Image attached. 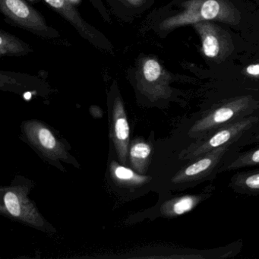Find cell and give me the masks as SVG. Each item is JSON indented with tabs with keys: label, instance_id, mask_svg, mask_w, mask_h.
<instances>
[{
	"label": "cell",
	"instance_id": "1",
	"mask_svg": "<svg viewBox=\"0 0 259 259\" xmlns=\"http://www.w3.org/2000/svg\"><path fill=\"white\" fill-rule=\"evenodd\" d=\"M183 7L180 13L151 19L142 25H150L153 31L164 35L178 27L205 21H219L230 25L239 22V13L227 0H190L183 3Z\"/></svg>",
	"mask_w": 259,
	"mask_h": 259
},
{
	"label": "cell",
	"instance_id": "2",
	"mask_svg": "<svg viewBox=\"0 0 259 259\" xmlns=\"http://www.w3.org/2000/svg\"><path fill=\"white\" fill-rule=\"evenodd\" d=\"M0 11L12 26L28 31L46 40H57L60 34L48 25L43 15L26 0H0Z\"/></svg>",
	"mask_w": 259,
	"mask_h": 259
},
{
	"label": "cell",
	"instance_id": "3",
	"mask_svg": "<svg viewBox=\"0 0 259 259\" xmlns=\"http://www.w3.org/2000/svg\"><path fill=\"white\" fill-rule=\"evenodd\" d=\"M44 2L60 15L84 40L96 49L114 55V47L112 42L80 14L76 7L69 0H44Z\"/></svg>",
	"mask_w": 259,
	"mask_h": 259
},
{
	"label": "cell",
	"instance_id": "4",
	"mask_svg": "<svg viewBox=\"0 0 259 259\" xmlns=\"http://www.w3.org/2000/svg\"><path fill=\"white\" fill-rule=\"evenodd\" d=\"M3 199L4 207L10 216L34 227L45 226L43 218L22 189L19 188L7 189Z\"/></svg>",
	"mask_w": 259,
	"mask_h": 259
},
{
	"label": "cell",
	"instance_id": "5",
	"mask_svg": "<svg viewBox=\"0 0 259 259\" xmlns=\"http://www.w3.org/2000/svg\"><path fill=\"white\" fill-rule=\"evenodd\" d=\"M113 89V139L119 160L126 163L128 145L130 141V125L127 120L122 98L118 91L116 81L112 85Z\"/></svg>",
	"mask_w": 259,
	"mask_h": 259
},
{
	"label": "cell",
	"instance_id": "6",
	"mask_svg": "<svg viewBox=\"0 0 259 259\" xmlns=\"http://www.w3.org/2000/svg\"><path fill=\"white\" fill-rule=\"evenodd\" d=\"M24 133L31 144L50 158H66L67 154L49 128L37 121H28L24 124Z\"/></svg>",
	"mask_w": 259,
	"mask_h": 259
},
{
	"label": "cell",
	"instance_id": "7",
	"mask_svg": "<svg viewBox=\"0 0 259 259\" xmlns=\"http://www.w3.org/2000/svg\"><path fill=\"white\" fill-rule=\"evenodd\" d=\"M201 37L202 51L207 58H221L228 52V40L222 30L208 21L194 24Z\"/></svg>",
	"mask_w": 259,
	"mask_h": 259
},
{
	"label": "cell",
	"instance_id": "8",
	"mask_svg": "<svg viewBox=\"0 0 259 259\" xmlns=\"http://www.w3.org/2000/svg\"><path fill=\"white\" fill-rule=\"evenodd\" d=\"M106 2L118 19L132 23L151 8L154 0H106Z\"/></svg>",
	"mask_w": 259,
	"mask_h": 259
},
{
	"label": "cell",
	"instance_id": "9",
	"mask_svg": "<svg viewBox=\"0 0 259 259\" xmlns=\"http://www.w3.org/2000/svg\"><path fill=\"white\" fill-rule=\"evenodd\" d=\"M32 48L8 31H0V56L24 57L33 52Z\"/></svg>",
	"mask_w": 259,
	"mask_h": 259
},
{
	"label": "cell",
	"instance_id": "10",
	"mask_svg": "<svg viewBox=\"0 0 259 259\" xmlns=\"http://www.w3.org/2000/svg\"><path fill=\"white\" fill-rule=\"evenodd\" d=\"M112 177L118 183L124 186H139L148 180V177L139 175L125 166L113 163L110 166Z\"/></svg>",
	"mask_w": 259,
	"mask_h": 259
},
{
	"label": "cell",
	"instance_id": "11",
	"mask_svg": "<svg viewBox=\"0 0 259 259\" xmlns=\"http://www.w3.org/2000/svg\"><path fill=\"white\" fill-rule=\"evenodd\" d=\"M151 152V147L145 142H138L132 145L130 152V160L133 168L139 174H142L145 172Z\"/></svg>",
	"mask_w": 259,
	"mask_h": 259
},
{
	"label": "cell",
	"instance_id": "12",
	"mask_svg": "<svg viewBox=\"0 0 259 259\" xmlns=\"http://www.w3.org/2000/svg\"><path fill=\"white\" fill-rule=\"evenodd\" d=\"M211 163L212 160L210 158L202 159V160H199V161L196 162V163L189 166L186 169L185 174L186 176L196 175V174H200V172L207 169L210 166V165L211 164Z\"/></svg>",
	"mask_w": 259,
	"mask_h": 259
},
{
	"label": "cell",
	"instance_id": "13",
	"mask_svg": "<svg viewBox=\"0 0 259 259\" xmlns=\"http://www.w3.org/2000/svg\"><path fill=\"white\" fill-rule=\"evenodd\" d=\"M89 1L92 4V7L95 8V10L98 12V13H99L103 20L106 23L111 25V17H110V14L109 13L108 10H107L105 4H104V0H89Z\"/></svg>",
	"mask_w": 259,
	"mask_h": 259
},
{
	"label": "cell",
	"instance_id": "14",
	"mask_svg": "<svg viewBox=\"0 0 259 259\" xmlns=\"http://www.w3.org/2000/svg\"><path fill=\"white\" fill-rule=\"evenodd\" d=\"M194 201L192 198L186 197V198H182L175 203L172 206V211L176 214H183L186 212L189 211L192 207H193Z\"/></svg>",
	"mask_w": 259,
	"mask_h": 259
},
{
	"label": "cell",
	"instance_id": "15",
	"mask_svg": "<svg viewBox=\"0 0 259 259\" xmlns=\"http://www.w3.org/2000/svg\"><path fill=\"white\" fill-rule=\"evenodd\" d=\"M234 111L231 108L224 107L215 112L213 116V121L215 123H222L233 117Z\"/></svg>",
	"mask_w": 259,
	"mask_h": 259
},
{
	"label": "cell",
	"instance_id": "16",
	"mask_svg": "<svg viewBox=\"0 0 259 259\" xmlns=\"http://www.w3.org/2000/svg\"><path fill=\"white\" fill-rule=\"evenodd\" d=\"M230 136L231 134L230 131L225 130V131L220 132L209 141L208 145L211 148H218V146L226 143L230 139Z\"/></svg>",
	"mask_w": 259,
	"mask_h": 259
},
{
	"label": "cell",
	"instance_id": "17",
	"mask_svg": "<svg viewBox=\"0 0 259 259\" xmlns=\"http://www.w3.org/2000/svg\"><path fill=\"white\" fill-rule=\"evenodd\" d=\"M245 184L251 189H259V174L248 177L245 180Z\"/></svg>",
	"mask_w": 259,
	"mask_h": 259
},
{
	"label": "cell",
	"instance_id": "18",
	"mask_svg": "<svg viewBox=\"0 0 259 259\" xmlns=\"http://www.w3.org/2000/svg\"><path fill=\"white\" fill-rule=\"evenodd\" d=\"M245 72L251 76H259V63L251 64L245 68Z\"/></svg>",
	"mask_w": 259,
	"mask_h": 259
},
{
	"label": "cell",
	"instance_id": "19",
	"mask_svg": "<svg viewBox=\"0 0 259 259\" xmlns=\"http://www.w3.org/2000/svg\"><path fill=\"white\" fill-rule=\"evenodd\" d=\"M251 160L252 161L255 162V163H259V150L253 154L252 157H251Z\"/></svg>",
	"mask_w": 259,
	"mask_h": 259
}]
</instances>
